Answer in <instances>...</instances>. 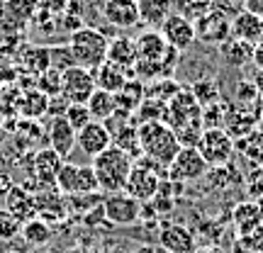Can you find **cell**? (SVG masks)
I'll return each instance as SVG.
<instances>
[{
  "instance_id": "obj_1",
  "label": "cell",
  "mask_w": 263,
  "mask_h": 253,
  "mask_svg": "<svg viewBox=\"0 0 263 253\" xmlns=\"http://www.w3.org/2000/svg\"><path fill=\"white\" fill-rule=\"evenodd\" d=\"M137 134H139L141 156L149 159L151 163H156L159 168H168L171 161L180 151V141L176 137V131L166 122H139Z\"/></svg>"
},
{
  "instance_id": "obj_2",
  "label": "cell",
  "mask_w": 263,
  "mask_h": 253,
  "mask_svg": "<svg viewBox=\"0 0 263 253\" xmlns=\"http://www.w3.org/2000/svg\"><path fill=\"white\" fill-rule=\"evenodd\" d=\"M132 166H134V159L127 156L117 146H110L100 156H95L93 170H95V176H98V183H100V192L103 195L122 192L124 185H127V178H129V173H132Z\"/></svg>"
},
{
  "instance_id": "obj_3",
  "label": "cell",
  "mask_w": 263,
  "mask_h": 253,
  "mask_svg": "<svg viewBox=\"0 0 263 253\" xmlns=\"http://www.w3.org/2000/svg\"><path fill=\"white\" fill-rule=\"evenodd\" d=\"M68 49L73 56L76 66H83L88 71H95L98 66H103L107 61V47L110 39L105 37V32L95 27H81L78 32H73L68 37Z\"/></svg>"
},
{
  "instance_id": "obj_4",
  "label": "cell",
  "mask_w": 263,
  "mask_h": 253,
  "mask_svg": "<svg viewBox=\"0 0 263 253\" xmlns=\"http://www.w3.org/2000/svg\"><path fill=\"white\" fill-rule=\"evenodd\" d=\"M166 170L159 168L156 163H151L149 159H137L134 161V166H132V173L129 178H127V185H124V192L132 195L134 200H139L141 205H146L154 200V195L159 192L161 183H163V176Z\"/></svg>"
},
{
  "instance_id": "obj_5",
  "label": "cell",
  "mask_w": 263,
  "mask_h": 253,
  "mask_svg": "<svg viewBox=\"0 0 263 253\" xmlns=\"http://www.w3.org/2000/svg\"><path fill=\"white\" fill-rule=\"evenodd\" d=\"M195 149L200 151V156L207 161L210 168H224L234 159L236 141L229 137L227 129H205Z\"/></svg>"
},
{
  "instance_id": "obj_6",
  "label": "cell",
  "mask_w": 263,
  "mask_h": 253,
  "mask_svg": "<svg viewBox=\"0 0 263 253\" xmlns=\"http://www.w3.org/2000/svg\"><path fill=\"white\" fill-rule=\"evenodd\" d=\"M207 173H210V166L200 156V151L195 146H180L176 159L166 168V178H168V183H190V180L205 178Z\"/></svg>"
},
{
  "instance_id": "obj_7",
  "label": "cell",
  "mask_w": 263,
  "mask_h": 253,
  "mask_svg": "<svg viewBox=\"0 0 263 253\" xmlns=\"http://www.w3.org/2000/svg\"><path fill=\"white\" fill-rule=\"evenodd\" d=\"M95 78L93 71H88L83 66H71L61 73V95L71 105H85L95 93Z\"/></svg>"
},
{
  "instance_id": "obj_8",
  "label": "cell",
  "mask_w": 263,
  "mask_h": 253,
  "mask_svg": "<svg viewBox=\"0 0 263 253\" xmlns=\"http://www.w3.org/2000/svg\"><path fill=\"white\" fill-rule=\"evenodd\" d=\"M200 122H202V105L195 100V95L190 93V88H183L176 98H171L166 124L173 131H178L190 127V124H200Z\"/></svg>"
},
{
  "instance_id": "obj_9",
  "label": "cell",
  "mask_w": 263,
  "mask_h": 253,
  "mask_svg": "<svg viewBox=\"0 0 263 253\" xmlns=\"http://www.w3.org/2000/svg\"><path fill=\"white\" fill-rule=\"evenodd\" d=\"M195 34L202 44L219 47V44H224L227 39L232 37V17L222 8L212 5V10L195 22Z\"/></svg>"
},
{
  "instance_id": "obj_10",
  "label": "cell",
  "mask_w": 263,
  "mask_h": 253,
  "mask_svg": "<svg viewBox=\"0 0 263 253\" xmlns=\"http://www.w3.org/2000/svg\"><path fill=\"white\" fill-rule=\"evenodd\" d=\"M141 207L144 205H141L139 200L127 195L124 190L103 197V217L110 224H117V226H129L134 222H139Z\"/></svg>"
},
{
  "instance_id": "obj_11",
  "label": "cell",
  "mask_w": 263,
  "mask_h": 253,
  "mask_svg": "<svg viewBox=\"0 0 263 253\" xmlns=\"http://www.w3.org/2000/svg\"><path fill=\"white\" fill-rule=\"evenodd\" d=\"M64 156H59L57 151L47 146V149H39L37 153H32V173H34V188L47 190V188H57V176L61 166H64ZM37 190V192H39Z\"/></svg>"
},
{
  "instance_id": "obj_12",
  "label": "cell",
  "mask_w": 263,
  "mask_h": 253,
  "mask_svg": "<svg viewBox=\"0 0 263 253\" xmlns=\"http://www.w3.org/2000/svg\"><path fill=\"white\" fill-rule=\"evenodd\" d=\"M159 32L163 34L166 44L173 47L176 51H180V54H183V51H188V49L193 47V42L197 39L195 25H193L188 17L178 15V12H173V15H171V17L159 27Z\"/></svg>"
},
{
  "instance_id": "obj_13",
  "label": "cell",
  "mask_w": 263,
  "mask_h": 253,
  "mask_svg": "<svg viewBox=\"0 0 263 253\" xmlns=\"http://www.w3.org/2000/svg\"><path fill=\"white\" fill-rule=\"evenodd\" d=\"M112 146V134L105 127L103 122H90L85 124L83 129L78 131V139H76V149H81L88 159L100 156L103 151H107Z\"/></svg>"
},
{
  "instance_id": "obj_14",
  "label": "cell",
  "mask_w": 263,
  "mask_h": 253,
  "mask_svg": "<svg viewBox=\"0 0 263 253\" xmlns=\"http://www.w3.org/2000/svg\"><path fill=\"white\" fill-rule=\"evenodd\" d=\"M103 17L110 27L117 29H132L137 27L139 20V3L137 0H105Z\"/></svg>"
},
{
  "instance_id": "obj_15",
  "label": "cell",
  "mask_w": 263,
  "mask_h": 253,
  "mask_svg": "<svg viewBox=\"0 0 263 253\" xmlns=\"http://www.w3.org/2000/svg\"><path fill=\"white\" fill-rule=\"evenodd\" d=\"M159 246L171 253H195V234L183 224H163L159 229Z\"/></svg>"
},
{
  "instance_id": "obj_16",
  "label": "cell",
  "mask_w": 263,
  "mask_h": 253,
  "mask_svg": "<svg viewBox=\"0 0 263 253\" xmlns=\"http://www.w3.org/2000/svg\"><path fill=\"white\" fill-rule=\"evenodd\" d=\"M76 139H78V131L68 124L66 117H51V122L47 127V141L59 156L68 159L76 149Z\"/></svg>"
},
{
  "instance_id": "obj_17",
  "label": "cell",
  "mask_w": 263,
  "mask_h": 253,
  "mask_svg": "<svg viewBox=\"0 0 263 253\" xmlns=\"http://www.w3.org/2000/svg\"><path fill=\"white\" fill-rule=\"evenodd\" d=\"M258 122H261V114L254 112V110H246V107H239V105H229L227 107V120H224V129L229 131L232 139H244L251 131L258 129Z\"/></svg>"
},
{
  "instance_id": "obj_18",
  "label": "cell",
  "mask_w": 263,
  "mask_h": 253,
  "mask_svg": "<svg viewBox=\"0 0 263 253\" xmlns=\"http://www.w3.org/2000/svg\"><path fill=\"white\" fill-rule=\"evenodd\" d=\"M34 202H37V217L44 219V222H61L66 215H68V207H66V195L59 192L57 188H47L39 190L34 195Z\"/></svg>"
},
{
  "instance_id": "obj_19",
  "label": "cell",
  "mask_w": 263,
  "mask_h": 253,
  "mask_svg": "<svg viewBox=\"0 0 263 253\" xmlns=\"http://www.w3.org/2000/svg\"><path fill=\"white\" fill-rule=\"evenodd\" d=\"M5 209L10 215H15L25 224L29 219L37 217V202H34V192L27 190L25 185H12L8 195H5Z\"/></svg>"
},
{
  "instance_id": "obj_20",
  "label": "cell",
  "mask_w": 263,
  "mask_h": 253,
  "mask_svg": "<svg viewBox=\"0 0 263 253\" xmlns=\"http://www.w3.org/2000/svg\"><path fill=\"white\" fill-rule=\"evenodd\" d=\"M232 37L249 42V44H258L263 42V20H258L256 15L239 10L232 17Z\"/></svg>"
},
{
  "instance_id": "obj_21",
  "label": "cell",
  "mask_w": 263,
  "mask_h": 253,
  "mask_svg": "<svg viewBox=\"0 0 263 253\" xmlns=\"http://www.w3.org/2000/svg\"><path fill=\"white\" fill-rule=\"evenodd\" d=\"M93 78H95V85L100 88V90H107V93H120L122 90V85L129 81V78H134V73H129V71H124V68H120V66L110 64V61H105L103 66H98L93 71Z\"/></svg>"
},
{
  "instance_id": "obj_22",
  "label": "cell",
  "mask_w": 263,
  "mask_h": 253,
  "mask_svg": "<svg viewBox=\"0 0 263 253\" xmlns=\"http://www.w3.org/2000/svg\"><path fill=\"white\" fill-rule=\"evenodd\" d=\"M107 61L115 66H120V68H124V71H129V73H134V66H137V47H134V39H129V37L110 39Z\"/></svg>"
},
{
  "instance_id": "obj_23",
  "label": "cell",
  "mask_w": 263,
  "mask_h": 253,
  "mask_svg": "<svg viewBox=\"0 0 263 253\" xmlns=\"http://www.w3.org/2000/svg\"><path fill=\"white\" fill-rule=\"evenodd\" d=\"M137 3H139V20L151 29H159L176 12L173 0H137Z\"/></svg>"
},
{
  "instance_id": "obj_24",
  "label": "cell",
  "mask_w": 263,
  "mask_h": 253,
  "mask_svg": "<svg viewBox=\"0 0 263 253\" xmlns=\"http://www.w3.org/2000/svg\"><path fill=\"white\" fill-rule=\"evenodd\" d=\"M219 56L227 66L232 68H244V66L251 64V54H254V44L249 42H241V39L229 37L224 44H219Z\"/></svg>"
},
{
  "instance_id": "obj_25",
  "label": "cell",
  "mask_w": 263,
  "mask_h": 253,
  "mask_svg": "<svg viewBox=\"0 0 263 253\" xmlns=\"http://www.w3.org/2000/svg\"><path fill=\"white\" fill-rule=\"evenodd\" d=\"M144 98H146V83L134 75V78H129V81L122 85L120 93H115V103H117V110H120V112L132 114V112H137V107L141 105Z\"/></svg>"
},
{
  "instance_id": "obj_26",
  "label": "cell",
  "mask_w": 263,
  "mask_h": 253,
  "mask_svg": "<svg viewBox=\"0 0 263 253\" xmlns=\"http://www.w3.org/2000/svg\"><path fill=\"white\" fill-rule=\"evenodd\" d=\"M232 219H234L236 231L241 236H246L263 224V209H261V205H256V202H241V205L234 207Z\"/></svg>"
},
{
  "instance_id": "obj_27",
  "label": "cell",
  "mask_w": 263,
  "mask_h": 253,
  "mask_svg": "<svg viewBox=\"0 0 263 253\" xmlns=\"http://www.w3.org/2000/svg\"><path fill=\"white\" fill-rule=\"evenodd\" d=\"M88 110H90V117H93L95 122H107L115 112H117V103H115V95L107 93V90H100V88H95V93L90 95V100H88Z\"/></svg>"
},
{
  "instance_id": "obj_28",
  "label": "cell",
  "mask_w": 263,
  "mask_h": 253,
  "mask_svg": "<svg viewBox=\"0 0 263 253\" xmlns=\"http://www.w3.org/2000/svg\"><path fill=\"white\" fill-rule=\"evenodd\" d=\"M112 146L122 149L127 156L137 161L141 159V146H139V134H137V124H124L122 129H117L112 134Z\"/></svg>"
},
{
  "instance_id": "obj_29",
  "label": "cell",
  "mask_w": 263,
  "mask_h": 253,
  "mask_svg": "<svg viewBox=\"0 0 263 253\" xmlns=\"http://www.w3.org/2000/svg\"><path fill=\"white\" fill-rule=\"evenodd\" d=\"M47 107H49V98L42 90H27V93L20 98V112L22 117H27V120H39V117H44L47 114Z\"/></svg>"
},
{
  "instance_id": "obj_30",
  "label": "cell",
  "mask_w": 263,
  "mask_h": 253,
  "mask_svg": "<svg viewBox=\"0 0 263 253\" xmlns=\"http://www.w3.org/2000/svg\"><path fill=\"white\" fill-rule=\"evenodd\" d=\"M20 64L25 66V71L29 73H44L47 68H51V59H49V47H27L20 54Z\"/></svg>"
},
{
  "instance_id": "obj_31",
  "label": "cell",
  "mask_w": 263,
  "mask_h": 253,
  "mask_svg": "<svg viewBox=\"0 0 263 253\" xmlns=\"http://www.w3.org/2000/svg\"><path fill=\"white\" fill-rule=\"evenodd\" d=\"M20 236H22L29 246H47L49 241H51L54 231H51V226H49L44 219L34 217V219H29V222H25V224H22Z\"/></svg>"
},
{
  "instance_id": "obj_32",
  "label": "cell",
  "mask_w": 263,
  "mask_h": 253,
  "mask_svg": "<svg viewBox=\"0 0 263 253\" xmlns=\"http://www.w3.org/2000/svg\"><path fill=\"white\" fill-rule=\"evenodd\" d=\"M39 3H42V0H8L5 17L12 20V22H17V25H27L39 12Z\"/></svg>"
},
{
  "instance_id": "obj_33",
  "label": "cell",
  "mask_w": 263,
  "mask_h": 253,
  "mask_svg": "<svg viewBox=\"0 0 263 253\" xmlns=\"http://www.w3.org/2000/svg\"><path fill=\"white\" fill-rule=\"evenodd\" d=\"M137 117H139V122H166L168 103H161V100H154V98H144L141 105L137 107Z\"/></svg>"
},
{
  "instance_id": "obj_34",
  "label": "cell",
  "mask_w": 263,
  "mask_h": 253,
  "mask_svg": "<svg viewBox=\"0 0 263 253\" xmlns=\"http://www.w3.org/2000/svg\"><path fill=\"white\" fill-rule=\"evenodd\" d=\"M190 93L195 95V100L202 107H207V105H215L222 100V93H219V85L212 81V78H200V81H195V83L190 85Z\"/></svg>"
},
{
  "instance_id": "obj_35",
  "label": "cell",
  "mask_w": 263,
  "mask_h": 253,
  "mask_svg": "<svg viewBox=\"0 0 263 253\" xmlns=\"http://www.w3.org/2000/svg\"><path fill=\"white\" fill-rule=\"evenodd\" d=\"M212 0H173V10L183 15V17H188L193 25H195L197 20L207 15L210 10H212Z\"/></svg>"
},
{
  "instance_id": "obj_36",
  "label": "cell",
  "mask_w": 263,
  "mask_h": 253,
  "mask_svg": "<svg viewBox=\"0 0 263 253\" xmlns=\"http://www.w3.org/2000/svg\"><path fill=\"white\" fill-rule=\"evenodd\" d=\"M183 90V85L176 81V78H161V81H154L151 85H146V98H154V100H161V103H171V98Z\"/></svg>"
},
{
  "instance_id": "obj_37",
  "label": "cell",
  "mask_w": 263,
  "mask_h": 253,
  "mask_svg": "<svg viewBox=\"0 0 263 253\" xmlns=\"http://www.w3.org/2000/svg\"><path fill=\"white\" fill-rule=\"evenodd\" d=\"M93 192H100V183H98L93 166H78V176H76L71 195H93Z\"/></svg>"
},
{
  "instance_id": "obj_38",
  "label": "cell",
  "mask_w": 263,
  "mask_h": 253,
  "mask_svg": "<svg viewBox=\"0 0 263 253\" xmlns=\"http://www.w3.org/2000/svg\"><path fill=\"white\" fill-rule=\"evenodd\" d=\"M239 149L244 151L249 161H254V166H263V129H256L249 137H244Z\"/></svg>"
},
{
  "instance_id": "obj_39",
  "label": "cell",
  "mask_w": 263,
  "mask_h": 253,
  "mask_svg": "<svg viewBox=\"0 0 263 253\" xmlns=\"http://www.w3.org/2000/svg\"><path fill=\"white\" fill-rule=\"evenodd\" d=\"M227 103H215L202 107V127L205 129H224V120H227Z\"/></svg>"
},
{
  "instance_id": "obj_40",
  "label": "cell",
  "mask_w": 263,
  "mask_h": 253,
  "mask_svg": "<svg viewBox=\"0 0 263 253\" xmlns=\"http://www.w3.org/2000/svg\"><path fill=\"white\" fill-rule=\"evenodd\" d=\"M37 90L47 95V98H54V95H61V73L54 71V68H47L44 73L37 75Z\"/></svg>"
},
{
  "instance_id": "obj_41",
  "label": "cell",
  "mask_w": 263,
  "mask_h": 253,
  "mask_svg": "<svg viewBox=\"0 0 263 253\" xmlns=\"http://www.w3.org/2000/svg\"><path fill=\"white\" fill-rule=\"evenodd\" d=\"M20 231H22V222L3 207V209H0V241L15 239V236H20Z\"/></svg>"
},
{
  "instance_id": "obj_42",
  "label": "cell",
  "mask_w": 263,
  "mask_h": 253,
  "mask_svg": "<svg viewBox=\"0 0 263 253\" xmlns=\"http://www.w3.org/2000/svg\"><path fill=\"white\" fill-rule=\"evenodd\" d=\"M49 59H51V68L64 73L66 68H71L73 64V56H71V49L68 44H59V47H49Z\"/></svg>"
},
{
  "instance_id": "obj_43",
  "label": "cell",
  "mask_w": 263,
  "mask_h": 253,
  "mask_svg": "<svg viewBox=\"0 0 263 253\" xmlns=\"http://www.w3.org/2000/svg\"><path fill=\"white\" fill-rule=\"evenodd\" d=\"M76 176H78V166L64 161V166H61V170H59V176H57V190L59 192L71 195V192H73V185H76Z\"/></svg>"
},
{
  "instance_id": "obj_44",
  "label": "cell",
  "mask_w": 263,
  "mask_h": 253,
  "mask_svg": "<svg viewBox=\"0 0 263 253\" xmlns=\"http://www.w3.org/2000/svg\"><path fill=\"white\" fill-rule=\"evenodd\" d=\"M68 124L73 127L76 131H81L85 124L93 122V117H90V110H88V105H68V110L64 114Z\"/></svg>"
},
{
  "instance_id": "obj_45",
  "label": "cell",
  "mask_w": 263,
  "mask_h": 253,
  "mask_svg": "<svg viewBox=\"0 0 263 253\" xmlns=\"http://www.w3.org/2000/svg\"><path fill=\"white\" fill-rule=\"evenodd\" d=\"M246 195L251 200H261L263 197V166H254L246 173Z\"/></svg>"
},
{
  "instance_id": "obj_46",
  "label": "cell",
  "mask_w": 263,
  "mask_h": 253,
  "mask_svg": "<svg viewBox=\"0 0 263 253\" xmlns=\"http://www.w3.org/2000/svg\"><path fill=\"white\" fill-rule=\"evenodd\" d=\"M39 5L47 10V12H51L54 17H61L66 10H68V0H42Z\"/></svg>"
},
{
  "instance_id": "obj_47",
  "label": "cell",
  "mask_w": 263,
  "mask_h": 253,
  "mask_svg": "<svg viewBox=\"0 0 263 253\" xmlns=\"http://www.w3.org/2000/svg\"><path fill=\"white\" fill-rule=\"evenodd\" d=\"M232 253H258V251H256V246L246 236H239L234 241V246H232Z\"/></svg>"
},
{
  "instance_id": "obj_48",
  "label": "cell",
  "mask_w": 263,
  "mask_h": 253,
  "mask_svg": "<svg viewBox=\"0 0 263 253\" xmlns=\"http://www.w3.org/2000/svg\"><path fill=\"white\" fill-rule=\"evenodd\" d=\"M244 10L256 15L258 20H263V0H244Z\"/></svg>"
},
{
  "instance_id": "obj_49",
  "label": "cell",
  "mask_w": 263,
  "mask_h": 253,
  "mask_svg": "<svg viewBox=\"0 0 263 253\" xmlns=\"http://www.w3.org/2000/svg\"><path fill=\"white\" fill-rule=\"evenodd\" d=\"M251 64L256 66V71H263V42L254 44V54H251Z\"/></svg>"
},
{
  "instance_id": "obj_50",
  "label": "cell",
  "mask_w": 263,
  "mask_h": 253,
  "mask_svg": "<svg viewBox=\"0 0 263 253\" xmlns=\"http://www.w3.org/2000/svg\"><path fill=\"white\" fill-rule=\"evenodd\" d=\"M12 185H15V183H12V178H10L8 173H3V170H0V197L8 195L10 190H12Z\"/></svg>"
},
{
  "instance_id": "obj_51",
  "label": "cell",
  "mask_w": 263,
  "mask_h": 253,
  "mask_svg": "<svg viewBox=\"0 0 263 253\" xmlns=\"http://www.w3.org/2000/svg\"><path fill=\"white\" fill-rule=\"evenodd\" d=\"M254 85H256V90H258V95L263 98V71H256V75H254Z\"/></svg>"
},
{
  "instance_id": "obj_52",
  "label": "cell",
  "mask_w": 263,
  "mask_h": 253,
  "mask_svg": "<svg viewBox=\"0 0 263 253\" xmlns=\"http://www.w3.org/2000/svg\"><path fill=\"white\" fill-rule=\"evenodd\" d=\"M195 253H222V248H217V246H202V248H195Z\"/></svg>"
},
{
  "instance_id": "obj_53",
  "label": "cell",
  "mask_w": 263,
  "mask_h": 253,
  "mask_svg": "<svg viewBox=\"0 0 263 253\" xmlns=\"http://www.w3.org/2000/svg\"><path fill=\"white\" fill-rule=\"evenodd\" d=\"M5 8H8V0H0V20H5Z\"/></svg>"
},
{
  "instance_id": "obj_54",
  "label": "cell",
  "mask_w": 263,
  "mask_h": 253,
  "mask_svg": "<svg viewBox=\"0 0 263 253\" xmlns=\"http://www.w3.org/2000/svg\"><path fill=\"white\" fill-rule=\"evenodd\" d=\"M151 253H171V251H166V248H161V246H156V248H151Z\"/></svg>"
},
{
  "instance_id": "obj_55",
  "label": "cell",
  "mask_w": 263,
  "mask_h": 253,
  "mask_svg": "<svg viewBox=\"0 0 263 253\" xmlns=\"http://www.w3.org/2000/svg\"><path fill=\"white\" fill-rule=\"evenodd\" d=\"M137 253H151V248H139Z\"/></svg>"
},
{
  "instance_id": "obj_56",
  "label": "cell",
  "mask_w": 263,
  "mask_h": 253,
  "mask_svg": "<svg viewBox=\"0 0 263 253\" xmlns=\"http://www.w3.org/2000/svg\"><path fill=\"white\" fill-rule=\"evenodd\" d=\"M0 134H3V117H0Z\"/></svg>"
},
{
  "instance_id": "obj_57",
  "label": "cell",
  "mask_w": 263,
  "mask_h": 253,
  "mask_svg": "<svg viewBox=\"0 0 263 253\" xmlns=\"http://www.w3.org/2000/svg\"><path fill=\"white\" fill-rule=\"evenodd\" d=\"M0 168H3V153H0Z\"/></svg>"
},
{
  "instance_id": "obj_58",
  "label": "cell",
  "mask_w": 263,
  "mask_h": 253,
  "mask_svg": "<svg viewBox=\"0 0 263 253\" xmlns=\"http://www.w3.org/2000/svg\"><path fill=\"white\" fill-rule=\"evenodd\" d=\"M258 124H261V127H263V112H261V122H258Z\"/></svg>"
}]
</instances>
